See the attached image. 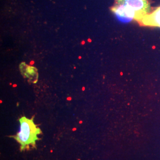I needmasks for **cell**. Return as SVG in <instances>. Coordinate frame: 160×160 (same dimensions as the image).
I'll return each mask as SVG.
<instances>
[{
    "instance_id": "obj_1",
    "label": "cell",
    "mask_w": 160,
    "mask_h": 160,
    "mask_svg": "<svg viewBox=\"0 0 160 160\" xmlns=\"http://www.w3.org/2000/svg\"><path fill=\"white\" fill-rule=\"evenodd\" d=\"M118 2L112 8V12L120 21L129 22L141 18L151 12L148 0H117Z\"/></svg>"
},
{
    "instance_id": "obj_2",
    "label": "cell",
    "mask_w": 160,
    "mask_h": 160,
    "mask_svg": "<svg viewBox=\"0 0 160 160\" xmlns=\"http://www.w3.org/2000/svg\"><path fill=\"white\" fill-rule=\"evenodd\" d=\"M33 119L34 118L28 119L25 116L20 118V130L16 135L12 137L20 143L21 151L35 148L36 141L40 139L38 135L40 134L42 131L34 123Z\"/></svg>"
},
{
    "instance_id": "obj_3",
    "label": "cell",
    "mask_w": 160,
    "mask_h": 160,
    "mask_svg": "<svg viewBox=\"0 0 160 160\" xmlns=\"http://www.w3.org/2000/svg\"><path fill=\"white\" fill-rule=\"evenodd\" d=\"M138 23L141 26L160 28V6L143 16Z\"/></svg>"
},
{
    "instance_id": "obj_4",
    "label": "cell",
    "mask_w": 160,
    "mask_h": 160,
    "mask_svg": "<svg viewBox=\"0 0 160 160\" xmlns=\"http://www.w3.org/2000/svg\"><path fill=\"white\" fill-rule=\"evenodd\" d=\"M20 70L22 74L27 78L30 82H37L39 75L36 68L28 65L25 62H22L20 65Z\"/></svg>"
}]
</instances>
